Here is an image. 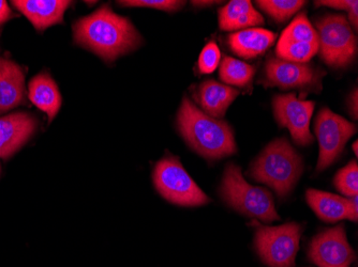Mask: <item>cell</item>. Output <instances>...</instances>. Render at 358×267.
I'll list each match as a JSON object with an SVG mask.
<instances>
[{
  "label": "cell",
  "mask_w": 358,
  "mask_h": 267,
  "mask_svg": "<svg viewBox=\"0 0 358 267\" xmlns=\"http://www.w3.org/2000/svg\"><path fill=\"white\" fill-rule=\"evenodd\" d=\"M221 53L218 45L215 42H210L205 46L199 59V69L201 73L210 74L218 68L220 62Z\"/></svg>",
  "instance_id": "24"
},
{
  "label": "cell",
  "mask_w": 358,
  "mask_h": 267,
  "mask_svg": "<svg viewBox=\"0 0 358 267\" xmlns=\"http://www.w3.org/2000/svg\"><path fill=\"white\" fill-rule=\"evenodd\" d=\"M308 257L319 267H351L355 254L348 243L345 226L319 233L311 241Z\"/></svg>",
  "instance_id": "12"
},
{
  "label": "cell",
  "mask_w": 358,
  "mask_h": 267,
  "mask_svg": "<svg viewBox=\"0 0 358 267\" xmlns=\"http://www.w3.org/2000/svg\"><path fill=\"white\" fill-rule=\"evenodd\" d=\"M118 3L122 6H128V7H148L175 12L182 9L186 3L176 1V0H128V1H120Z\"/></svg>",
  "instance_id": "25"
},
{
  "label": "cell",
  "mask_w": 358,
  "mask_h": 267,
  "mask_svg": "<svg viewBox=\"0 0 358 267\" xmlns=\"http://www.w3.org/2000/svg\"><path fill=\"white\" fill-rule=\"evenodd\" d=\"M12 3L36 29L44 30L62 23L64 11L71 3L64 0H13Z\"/></svg>",
  "instance_id": "14"
},
{
  "label": "cell",
  "mask_w": 358,
  "mask_h": 267,
  "mask_svg": "<svg viewBox=\"0 0 358 267\" xmlns=\"http://www.w3.org/2000/svg\"><path fill=\"white\" fill-rule=\"evenodd\" d=\"M303 228L291 222L278 227H259L255 248L269 267H294Z\"/></svg>",
  "instance_id": "7"
},
{
  "label": "cell",
  "mask_w": 358,
  "mask_h": 267,
  "mask_svg": "<svg viewBox=\"0 0 358 267\" xmlns=\"http://www.w3.org/2000/svg\"><path fill=\"white\" fill-rule=\"evenodd\" d=\"M303 174L301 156L287 139L280 138L269 144L251 167L250 176L264 183L280 198L289 194Z\"/></svg>",
  "instance_id": "3"
},
{
  "label": "cell",
  "mask_w": 358,
  "mask_h": 267,
  "mask_svg": "<svg viewBox=\"0 0 358 267\" xmlns=\"http://www.w3.org/2000/svg\"><path fill=\"white\" fill-rule=\"evenodd\" d=\"M335 186L345 196H357L358 167L355 160L350 162L345 168L338 172L335 178Z\"/></svg>",
  "instance_id": "23"
},
{
  "label": "cell",
  "mask_w": 358,
  "mask_h": 267,
  "mask_svg": "<svg viewBox=\"0 0 358 267\" xmlns=\"http://www.w3.org/2000/svg\"><path fill=\"white\" fill-rule=\"evenodd\" d=\"M154 183L159 194L171 204L182 206H200L209 198L185 170L182 162L173 155L164 156L155 166Z\"/></svg>",
  "instance_id": "6"
},
{
  "label": "cell",
  "mask_w": 358,
  "mask_h": 267,
  "mask_svg": "<svg viewBox=\"0 0 358 267\" xmlns=\"http://www.w3.org/2000/svg\"><path fill=\"white\" fill-rule=\"evenodd\" d=\"M275 35L262 28H251L235 32L229 37V45L236 55L251 59L262 55L273 45Z\"/></svg>",
  "instance_id": "17"
},
{
  "label": "cell",
  "mask_w": 358,
  "mask_h": 267,
  "mask_svg": "<svg viewBox=\"0 0 358 267\" xmlns=\"http://www.w3.org/2000/svg\"><path fill=\"white\" fill-rule=\"evenodd\" d=\"M315 130L320 144L317 172H321L343 153L345 144L355 134L357 128L329 108H323L317 114Z\"/></svg>",
  "instance_id": "8"
},
{
  "label": "cell",
  "mask_w": 358,
  "mask_h": 267,
  "mask_svg": "<svg viewBox=\"0 0 358 267\" xmlns=\"http://www.w3.org/2000/svg\"><path fill=\"white\" fill-rule=\"evenodd\" d=\"M306 199L315 214L324 222L350 220L349 199L317 190H308Z\"/></svg>",
  "instance_id": "20"
},
{
  "label": "cell",
  "mask_w": 358,
  "mask_h": 267,
  "mask_svg": "<svg viewBox=\"0 0 358 267\" xmlns=\"http://www.w3.org/2000/svg\"><path fill=\"white\" fill-rule=\"evenodd\" d=\"M74 41L90 49L106 61L134 51L142 37L131 22L102 6L90 15L78 20L73 26Z\"/></svg>",
  "instance_id": "1"
},
{
  "label": "cell",
  "mask_w": 358,
  "mask_h": 267,
  "mask_svg": "<svg viewBox=\"0 0 358 267\" xmlns=\"http://www.w3.org/2000/svg\"><path fill=\"white\" fill-rule=\"evenodd\" d=\"M306 1L299 0H259L257 1L259 6L265 13L271 16L277 22L287 21L299 12L305 6Z\"/></svg>",
  "instance_id": "22"
},
{
  "label": "cell",
  "mask_w": 358,
  "mask_h": 267,
  "mask_svg": "<svg viewBox=\"0 0 358 267\" xmlns=\"http://www.w3.org/2000/svg\"><path fill=\"white\" fill-rule=\"evenodd\" d=\"M238 94L236 89L209 79L199 87L198 102L205 114L215 119H221Z\"/></svg>",
  "instance_id": "16"
},
{
  "label": "cell",
  "mask_w": 358,
  "mask_h": 267,
  "mask_svg": "<svg viewBox=\"0 0 358 267\" xmlns=\"http://www.w3.org/2000/svg\"><path fill=\"white\" fill-rule=\"evenodd\" d=\"M221 194L229 206L241 214L263 222L280 220L275 212L273 196L265 188L250 185L243 178L241 168L227 165L223 176Z\"/></svg>",
  "instance_id": "4"
},
{
  "label": "cell",
  "mask_w": 358,
  "mask_h": 267,
  "mask_svg": "<svg viewBox=\"0 0 358 267\" xmlns=\"http://www.w3.org/2000/svg\"><path fill=\"white\" fill-rule=\"evenodd\" d=\"M25 96V75L19 64L0 57V114L22 104Z\"/></svg>",
  "instance_id": "15"
},
{
  "label": "cell",
  "mask_w": 358,
  "mask_h": 267,
  "mask_svg": "<svg viewBox=\"0 0 358 267\" xmlns=\"http://www.w3.org/2000/svg\"><path fill=\"white\" fill-rule=\"evenodd\" d=\"M315 105V102L299 100L295 93L275 96L273 98L275 120L279 125L289 128L294 142L301 146H307L313 142L309 125Z\"/></svg>",
  "instance_id": "11"
},
{
  "label": "cell",
  "mask_w": 358,
  "mask_h": 267,
  "mask_svg": "<svg viewBox=\"0 0 358 267\" xmlns=\"http://www.w3.org/2000/svg\"><path fill=\"white\" fill-rule=\"evenodd\" d=\"M350 220L357 222L358 217V200L357 196L351 197L349 199Z\"/></svg>",
  "instance_id": "27"
},
{
  "label": "cell",
  "mask_w": 358,
  "mask_h": 267,
  "mask_svg": "<svg viewBox=\"0 0 358 267\" xmlns=\"http://www.w3.org/2000/svg\"><path fill=\"white\" fill-rule=\"evenodd\" d=\"M263 84L266 87L317 92L321 90V79L325 73L317 71L310 64L271 58L265 66Z\"/></svg>",
  "instance_id": "9"
},
{
  "label": "cell",
  "mask_w": 358,
  "mask_h": 267,
  "mask_svg": "<svg viewBox=\"0 0 358 267\" xmlns=\"http://www.w3.org/2000/svg\"><path fill=\"white\" fill-rule=\"evenodd\" d=\"M177 123L187 144L204 158L219 160L236 152L232 128L199 109L189 98L179 108Z\"/></svg>",
  "instance_id": "2"
},
{
  "label": "cell",
  "mask_w": 358,
  "mask_h": 267,
  "mask_svg": "<svg viewBox=\"0 0 358 267\" xmlns=\"http://www.w3.org/2000/svg\"><path fill=\"white\" fill-rule=\"evenodd\" d=\"M320 56L333 68H345L355 59L357 39L341 14H329L315 21Z\"/></svg>",
  "instance_id": "5"
},
{
  "label": "cell",
  "mask_w": 358,
  "mask_h": 267,
  "mask_svg": "<svg viewBox=\"0 0 358 267\" xmlns=\"http://www.w3.org/2000/svg\"><path fill=\"white\" fill-rule=\"evenodd\" d=\"M319 52L317 30L306 13H301L283 30L275 47L279 59L307 63Z\"/></svg>",
  "instance_id": "10"
},
{
  "label": "cell",
  "mask_w": 358,
  "mask_h": 267,
  "mask_svg": "<svg viewBox=\"0 0 358 267\" xmlns=\"http://www.w3.org/2000/svg\"><path fill=\"white\" fill-rule=\"evenodd\" d=\"M255 68L232 57H225L220 66V78L229 85L245 88L252 82Z\"/></svg>",
  "instance_id": "21"
},
{
  "label": "cell",
  "mask_w": 358,
  "mask_h": 267,
  "mask_svg": "<svg viewBox=\"0 0 358 267\" xmlns=\"http://www.w3.org/2000/svg\"><path fill=\"white\" fill-rule=\"evenodd\" d=\"M28 96L32 104L48 114L51 123L62 106V96L53 78L48 73L32 78L28 86Z\"/></svg>",
  "instance_id": "18"
},
{
  "label": "cell",
  "mask_w": 358,
  "mask_h": 267,
  "mask_svg": "<svg viewBox=\"0 0 358 267\" xmlns=\"http://www.w3.org/2000/svg\"><path fill=\"white\" fill-rule=\"evenodd\" d=\"M10 16H11V10H10L7 1L0 0V25L8 21L10 19Z\"/></svg>",
  "instance_id": "28"
},
{
  "label": "cell",
  "mask_w": 358,
  "mask_h": 267,
  "mask_svg": "<svg viewBox=\"0 0 358 267\" xmlns=\"http://www.w3.org/2000/svg\"><path fill=\"white\" fill-rule=\"evenodd\" d=\"M351 101H353V103H350L351 114L355 119H357V90L356 89L354 90L353 96H351Z\"/></svg>",
  "instance_id": "29"
},
{
  "label": "cell",
  "mask_w": 358,
  "mask_h": 267,
  "mask_svg": "<svg viewBox=\"0 0 358 267\" xmlns=\"http://www.w3.org/2000/svg\"><path fill=\"white\" fill-rule=\"evenodd\" d=\"M357 144H358L357 142H354V144H353V150H354V153H355V155H357V154H358Z\"/></svg>",
  "instance_id": "31"
},
{
  "label": "cell",
  "mask_w": 358,
  "mask_h": 267,
  "mask_svg": "<svg viewBox=\"0 0 358 267\" xmlns=\"http://www.w3.org/2000/svg\"><path fill=\"white\" fill-rule=\"evenodd\" d=\"M193 5L195 6H207V5H213L214 1H192Z\"/></svg>",
  "instance_id": "30"
},
{
  "label": "cell",
  "mask_w": 358,
  "mask_h": 267,
  "mask_svg": "<svg viewBox=\"0 0 358 267\" xmlns=\"http://www.w3.org/2000/svg\"><path fill=\"white\" fill-rule=\"evenodd\" d=\"M317 6H327V7L335 8V9L347 10L349 12L350 22L353 24L354 28L357 29L358 26V3L354 1H317Z\"/></svg>",
  "instance_id": "26"
},
{
  "label": "cell",
  "mask_w": 358,
  "mask_h": 267,
  "mask_svg": "<svg viewBox=\"0 0 358 267\" xmlns=\"http://www.w3.org/2000/svg\"><path fill=\"white\" fill-rule=\"evenodd\" d=\"M263 23V16L248 0H233L219 10V26L225 31L262 25Z\"/></svg>",
  "instance_id": "19"
},
{
  "label": "cell",
  "mask_w": 358,
  "mask_h": 267,
  "mask_svg": "<svg viewBox=\"0 0 358 267\" xmlns=\"http://www.w3.org/2000/svg\"><path fill=\"white\" fill-rule=\"evenodd\" d=\"M37 120L26 112L0 116V158L13 155L28 142L37 128Z\"/></svg>",
  "instance_id": "13"
}]
</instances>
